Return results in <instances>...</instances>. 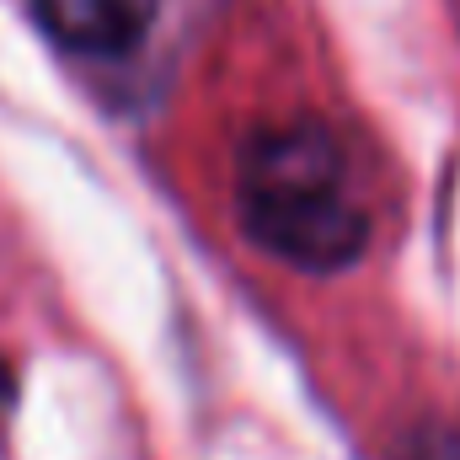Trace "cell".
I'll list each match as a JSON object with an SVG mask.
<instances>
[{
  "instance_id": "1",
  "label": "cell",
  "mask_w": 460,
  "mask_h": 460,
  "mask_svg": "<svg viewBox=\"0 0 460 460\" xmlns=\"http://www.w3.org/2000/svg\"><path fill=\"white\" fill-rule=\"evenodd\" d=\"M235 220L257 252L300 273L353 268L369 246V220L348 199L343 150L311 118L268 123L241 145Z\"/></svg>"
},
{
  "instance_id": "2",
  "label": "cell",
  "mask_w": 460,
  "mask_h": 460,
  "mask_svg": "<svg viewBox=\"0 0 460 460\" xmlns=\"http://www.w3.org/2000/svg\"><path fill=\"white\" fill-rule=\"evenodd\" d=\"M32 11L59 49L118 59L139 49V38L155 27L161 0H32Z\"/></svg>"
}]
</instances>
